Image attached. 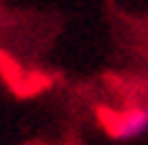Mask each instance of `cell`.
I'll return each instance as SVG.
<instances>
[{"label":"cell","mask_w":148,"mask_h":145,"mask_svg":"<svg viewBox=\"0 0 148 145\" xmlns=\"http://www.w3.org/2000/svg\"><path fill=\"white\" fill-rule=\"evenodd\" d=\"M105 127L110 130V135L130 140L138 138L148 130V110H125V112H115V115H105Z\"/></svg>","instance_id":"1"}]
</instances>
